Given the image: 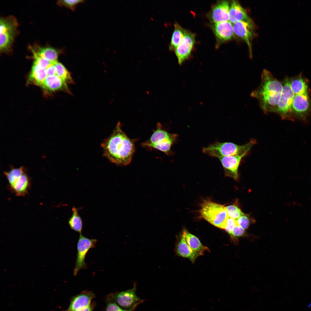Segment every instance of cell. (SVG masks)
Wrapping results in <instances>:
<instances>
[{"mask_svg": "<svg viewBox=\"0 0 311 311\" xmlns=\"http://www.w3.org/2000/svg\"><path fill=\"white\" fill-rule=\"evenodd\" d=\"M237 224L235 219L229 217L224 229L226 232L230 234Z\"/></svg>", "mask_w": 311, "mask_h": 311, "instance_id": "33", "label": "cell"}, {"mask_svg": "<svg viewBox=\"0 0 311 311\" xmlns=\"http://www.w3.org/2000/svg\"><path fill=\"white\" fill-rule=\"evenodd\" d=\"M175 251L178 255L188 259L192 263H194L198 257L202 255L203 253L192 249L186 243L182 234L180 240L176 245Z\"/></svg>", "mask_w": 311, "mask_h": 311, "instance_id": "18", "label": "cell"}, {"mask_svg": "<svg viewBox=\"0 0 311 311\" xmlns=\"http://www.w3.org/2000/svg\"><path fill=\"white\" fill-rule=\"evenodd\" d=\"M229 2L227 1H219L213 7L210 13V18L215 23L229 20Z\"/></svg>", "mask_w": 311, "mask_h": 311, "instance_id": "16", "label": "cell"}, {"mask_svg": "<svg viewBox=\"0 0 311 311\" xmlns=\"http://www.w3.org/2000/svg\"><path fill=\"white\" fill-rule=\"evenodd\" d=\"M291 87L295 95H308L307 86L301 76H299L291 80Z\"/></svg>", "mask_w": 311, "mask_h": 311, "instance_id": "24", "label": "cell"}, {"mask_svg": "<svg viewBox=\"0 0 311 311\" xmlns=\"http://www.w3.org/2000/svg\"><path fill=\"white\" fill-rule=\"evenodd\" d=\"M233 26L234 33L245 42L252 56L251 42L253 35V23L240 21L233 23Z\"/></svg>", "mask_w": 311, "mask_h": 311, "instance_id": "13", "label": "cell"}, {"mask_svg": "<svg viewBox=\"0 0 311 311\" xmlns=\"http://www.w3.org/2000/svg\"><path fill=\"white\" fill-rule=\"evenodd\" d=\"M56 74L65 82L72 83L73 81L69 71L61 63L57 61L54 64Z\"/></svg>", "mask_w": 311, "mask_h": 311, "instance_id": "27", "label": "cell"}, {"mask_svg": "<svg viewBox=\"0 0 311 311\" xmlns=\"http://www.w3.org/2000/svg\"><path fill=\"white\" fill-rule=\"evenodd\" d=\"M78 211V209L75 207L72 208V214L69 219L68 223L71 229L81 234L82 229L83 222Z\"/></svg>", "mask_w": 311, "mask_h": 311, "instance_id": "25", "label": "cell"}, {"mask_svg": "<svg viewBox=\"0 0 311 311\" xmlns=\"http://www.w3.org/2000/svg\"><path fill=\"white\" fill-rule=\"evenodd\" d=\"M260 84L251 94L256 98L264 113H275L282 95L283 85L272 74L264 69L261 76Z\"/></svg>", "mask_w": 311, "mask_h": 311, "instance_id": "2", "label": "cell"}, {"mask_svg": "<svg viewBox=\"0 0 311 311\" xmlns=\"http://www.w3.org/2000/svg\"><path fill=\"white\" fill-rule=\"evenodd\" d=\"M182 234L184 236L186 243L193 250L203 253L205 251H209L208 248L203 245L197 237L186 230L184 229Z\"/></svg>", "mask_w": 311, "mask_h": 311, "instance_id": "23", "label": "cell"}, {"mask_svg": "<svg viewBox=\"0 0 311 311\" xmlns=\"http://www.w3.org/2000/svg\"><path fill=\"white\" fill-rule=\"evenodd\" d=\"M236 220L237 224L244 230L248 228L252 221L249 215L244 213Z\"/></svg>", "mask_w": 311, "mask_h": 311, "instance_id": "30", "label": "cell"}, {"mask_svg": "<svg viewBox=\"0 0 311 311\" xmlns=\"http://www.w3.org/2000/svg\"><path fill=\"white\" fill-rule=\"evenodd\" d=\"M46 69L33 62L28 78V83L40 86L47 76Z\"/></svg>", "mask_w": 311, "mask_h": 311, "instance_id": "21", "label": "cell"}, {"mask_svg": "<svg viewBox=\"0 0 311 311\" xmlns=\"http://www.w3.org/2000/svg\"><path fill=\"white\" fill-rule=\"evenodd\" d=\"M136 284H134L133 287L124 291L111 293L107 296L106 299L115 302L122 309L129 310L133 308H136L139 304L142 303L144 300L138 297L136 294Z\"/></svg>", "mask_w": 311, "mask_h": 311, "instance_id": "9", "label": "cell"}, {"mask_svg": "<svg viewBox=\"0 0 311 311\" xmlns=\"http://www.w3.org/2000/svg\"><path fill=\"white\" fill-rule=\"evenodd\" d=\"M31 52H33L50 61L56 62L58 61V52L55 49L51 47H41L38 45L30 46Z\"/></svg>", "mask_w": 311, "mask_h": 311, "instance_id": "22", "label": "cell"}, {"mask_svg": "<svg viewBox=\"0 0 311 311\" xmlns=\"http://www.w3.org/2000/svg\"><path fill=\"white\" fill-rule=\"evenodd\" d=\"M229 20L232 23L242 21L253 23L251 18L239 2L233 0L229 11Z\"/></svg>", "mask_w": 311, "mask_h": 311, "instance_id": "17", "label": "cell"}, {"mask_svg": "<svg viewBox=\"0 0 311 311\" xmlns=\"http://www.w3.org/2000/svg\"><path fill=\"white\" fill-rule=\"evenodd\" d=\"M295 95L291 88V80L286 78L284 80L281 97L275 112L282 119L293 120L292 103Z\"/></svg>", "mask_w": 311, "mask_h": 311, "instance_id": "8", "label": "cell"}, {"mask_svg": "<svg viewBox=\"0 0 311 311\" xmlns=\"http://www.w3.org/2000/svg\"><path fill=\"white\" fill-rule=\"evenodd\" d=\"M248 154L223 157L219 159L223 167L226 176L236 180L238 178V169L243 158Z\"/></svg>", "mask_w": 311, "mask_h": 311, "instance_id": "12", "label": "cell"}, {"mask_svg": "<svg viewBox=\"0 0 311 311\" xmlns=\"http://www.w3.org/2000/svg\"><path fill=\"white\" fill-rule=\"evenodd\" d=\"M292 108L294 115L300 119H305L311 108L308 95H295L293 101Z\"/></svg>", "mask_w": 311, "mask_h": 311, "instance_id": "14", "label": "cell"}, {"mask_svg": "<svg viewBox=\"0 0 311 311\" xmlns=\"http://www.w3.org/2000/svg\"><path fill=\"white\" fill-rule=\"evenodd\" d=\"M177 137V134L169 133L164 130L159 123L150 138L143 143L142 145L157 149L168 154Z\"/></svg>", "mask_w": 311, "mask_h": 311, "instance_id": "7", "label": "cell"}, {"mask_svg": "<svg viewBox=\"0 0 311 311\" xmlns=\"http://www.w3.org/2000/svg\"><path fill=\"white\" fill-rule=\"evenodd\" d=\"M97 241L96 239L87 238L80 234L77 244V258L73 271L74 276L80 270L87 268L85 261L86 255L90 249L94 247Z\"/></svg>", "mask_w": 311, "mask_h": 311, "instance_id": "10", "label": "cell"}, {"mask_svg": "<svg viewBox=\"0 0 311 311\" xmlns=\"http://www.w3.org/2000/svg\"><path fill=\"white\" fill-rule=\"evenodd\" d=\"M136 308L129 310H124L112 301L106 299V306L104 311H133Z\"/></svg>", "mask_w": 311, "mask_h": 311, "instance_id": "31", "label": "cell"}, {"mask_svg": "<svg viewBox=\"0 0 311 311\" xmlns=\"http://www.w3.org/2000/svg\"><path fill=\"white\" fill-rule=\"evenodd\" d=\"M3 173L8 181L10 189L16 196H24L27 194L31 186V180L23 166L12 168Z\"/></svg>", "mask_w": 311, "mask_h": 311, "instance_id": "6", "label": "cell"}, {"mask_svg": "<svg viewBox=\"0 0 311 311\" xmlns=\"http://www.w3.org/2000/svg\"><path fill=\"white\" fill-rule=\"evenodd\" d=\"M238 202L226 207L228 215L230 217L236 220L244 213L238 206Z\"/></svg>", "mask_w": 311, "mask_h": 311, "instance_id": "28", "label": "cell"}, {"mask_svg": "<svg viewBox=\"0 0 311 311\" xmlns=\"http://www.w3.org/2000/svg\"><path fill=\"white\" fill-rule=\"evenodd\" d=\"M18 24L16 18L10 15L0 20V51L2 53L12 52L14 40L18 33Z\"/></svg>", "mask_w": 311, "mask_h": 311, "instance_id": "5", "label": "cell"}, {"mask_svg": "<svg viewBox=\"0 0 311 311\" xmlns=\"http://www.w3.org/2000/svg\"><path fill=\"white\" fill-rule=\"evenodd\" d=\"M55 62L52 64L46 69L47 76H52L56 75L54 66Z\"/></svg>", "mask_w": 311, "mask_h": 311, "instance_id": "34", "label": "cell"}, {"mask_svg": "<svg viewBox=\"0 0 311 311\" xmlns=\"http://www.w3.org/2000/svg\"><path fill=\"white\" fill-rule=\"evenodd\" d=\"M199 212L202 218L221 229H225L229 217L226 207L209 200L203 201Z\"/></svg>", "mask_w": 311, "mask_h": 311, "instance_id": "4", "label": "cell"}, {"mask_svg": "<svg viewBox=\"0 0 311 311\" xmlns=\"http://www.w3.org/2000/svg\"><path fill=\"white\" fill-rule=\"evenodd\" d=\"M40 87L49 92L60 90H68L66 82L56 75L47 76Z\"/></svg>", "mask_w": 311, "mask_h": 311, "instance_id": "20", "label": "cell"}, {"mask_svg": "<svg viewBox=\"0 0 311 311\" xmlns=\"http://www.w3.org/2000/svg\"><path fill=\"white\" fill-rule=\"evenodd\" d=\"M257 143L251 139L244 144L238 145L230 142H216L203 148V152L212 157L219 158L223 157L248 154L253 146Z\"/></svg>", "mask_w": 311, "mask_h": 311, "instance_id": "3", "label": "cell"}, {"mask_svg": "<svg viewBox=\"0 0 311 311\" xmlns=\"http://www.w3.org/2000/svg\"><path fill=\"white\" fill-rule=\"evenodd\" d=\"M95 297L94 294L91 291H82L71 298L67 310L72 311L86 308L90 305L92 300Z\"/></svg>", "mask_w": 311, "mask_h": 311, "instance_id": "15", "label": "cell"}, {"mask_svg": "<svg viewBox=\"0 0 311 311\" xmlns=\"http://www.w3.org/2000/svg\"><path fill=\"white\" fill-rule=\"evenodd\" d=\"M182 31L183 38L175 50L178 63L180 65L189 57L195 42V37L193 33L183 28Z\"/></svg>", "mask_w": 311, "mask_h": 311, "instance_id": "11", "label": "cell"}, {"mask_svg": "<svg viewBox=\"0 0 311 311\" xmlns=\"http://www.w3.org/2000/svg\"><path fill=\"white\" fill-rule=\"evenodd\" d=\"M213 30L217 38L222 41L230 40L234 35L233 25L229 21L215 23Z\"/></svg>", "mask_w": 311, "mask_h": 311, "instance_id": "19", "label": "cell"}, {"mask_svg": "<svg viewBox=\"0 0 311 311\" xmlns=\"http://www.w3.org/2000/svg\"><path fill=\"white\" fill-rule=\"evenodd\" d=\"M84 1L81 0H59L57 4L61 6H64L74 11L77 6L79 4L83 3Z\"/></svg>", "mask_w": 311, "mask_h": 311, "instance_id": "29", "label": "cell"}, {"mask_svg": "<svg viewBox=\"0 0 311 311\" xmlns=\"http://www.w3.org/2000/svg\"><path fill=\"white\" fill-rule=\"evenodd\" d=\"M245 230L237 224L230 234L232 239L242 236L244 235Z\"/></svg>", "mask_w": 311, "mask_h": 311, "instance_id": "32", "label": "cell"}, {"mask_svg": "<svg viewBox=\"0 0 311 311\" xmlns=\"http://www.w3.org/2000/svg\"><path fill=\"white\" fill-rule=\"evenodd\" d=\"M173 32L169 46L171 51L175 50L181 42L183 36L182 28L177 23L174 24Z\"/></svg>", "mask_w": 311, "mask_h": 311, "instance_id": "26", "label": "cell"}, {"mask_svg": "<svg viewBox=\"0 0 311 311\" xmlns=\"http://www.w3.org/2000/svg\"><path fill=\"white\" fill-rule=\"evenodd\" d=\"M95 304L94 303L92 302L90 305L86 308L81 309L77 310L72 311H93L95 306ZM66 311H69L67 310Z\"/></svg>", "mask_w": 311, "mask_h": 311, "instance_id": "35", "label": "cell"}, {"mask_svg": "<svg viewBox=\"0 0 311 311\" xmlns=\"http://www.w3.org/2000/svg\"><path fill=\"white\" fill-rule=\"evenodd\" d=\"M101 146L104 156L119 166L129 164L135 151L134 142L122 130L120 122L111 135L102 142Z\"/></svg>", "mask_w": 311, "mask_h": 311, "instance_id": "1", "label": "cell"}]
</instances>
